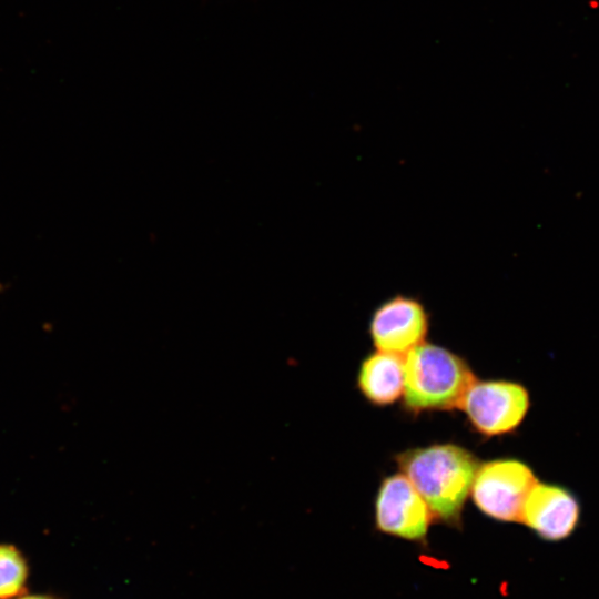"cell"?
<instances>
[{
  "label": "cell",
  "mask_w": 599,
  "mask_h": 599,
  "mask_svg": "<svg viewBox=\"0 0 599 599\" xmlns=\"http://www.w3.org/2000/svg\"><path fill=\"white\" fill-rule=\"evenodd\" d=\"M395 460L433 518L453 526L460 524L478 467L471 453L455 444H435L403 451Z\"/></svg>",
  "instance_id": "6da1fadb"
},
{
  "label": "cell",
  "mask_w": 599,
  "mask_h": 599,
  "mask_svg": "<svg viewBox=\"0 0 599 599\" xmlns=\"http://www.w3.org/2000/svg\"><path fill=\"white\" fill-rule=\"evenodd\" d=\"M475 380L464 358L424 342L404 358V407L414 414L459 408Z\"/></svg>",
  "instance_id": "7a4b0ae2"
},
{
  "label": "cell",
  "mask_w": 599,
  "mask_h": 599,
  "mask_svg": "<svg viewBox=\"0 0 599 599\" xmlns=\"http://www.w3.org/2000/svg\"><path fill=\"white\" fill-rule=\"evenodd\" d=\"M537 481L532 469L520 460H489L477 467L471 498L486 516L520 522L525 500Z\"/></svg>",
  "instance_id": "3957f363"
},
{
  "label": "cell",
  "mask_w": 599,
  "mask_h": 599,
  "mask_svg": "<svg viewBox=\"0 0 599 599\" xmlns=\"http://www.w3.org/2000/svg\"><path fill=\"white\" fill-rule=\"evenodd\" d=\"M529 406V393L519 383L475 380L459 409L477 433L491 437L514 432L525 419Z\"/></svg>",
  "instance_id": "277c9868"
},
{
  "label": "cell",
  "mask_w": 599,
  "mask_h": 599,
  "mask_svg": "<svg viewBox=\"0 0 599 599\" xmlns=\"http://www.w3.org/2000/svg\"><path fill=\"white\" fill-rule=\"evenodd\" d=\"M432 520L427 504L404 474L383 479L375 499V524L379 531L424 541Z\"/></svg>",
  "instance_id": "5b68a950"
},
{
  "label": "cell",
  "mask_w": 599,
  "mask_h": 599,
  "mask_svg": "<svg viewBox=\"0 0 599 599\" xmlns=\"http://www.w3.org/2000/svg\"><path fill=\"white\" fill-rule=\"evenodd\" d=\"M429 317L415 297L397 294L372 314L369 335L377 351L404 356L425 342Z\"/></svg>",
  "instance_id": "8992f818"
},
{
  "label": "cell",
  "mask_w": 599,
  "mask_h": 599,
  "mask_svg": "<svg viewBox=\"0 0 599 599\" xmlns=\"http://www.w3.org/2000/svg\"><path fill=\"white\" fill-rule=\"evenodd\" d=\"M579 518L580 506L572 493L537 481L525 500L520 522L545 540L559 541L575 531Z\"/></svg>",
  "instance_id": "52a82bcc"
},
{
  "label": "cell",
  "mask_w": 599,
  "mask_h": 599,
  "mask_svg": "<svg viewBox=\"0 0 599 599\" xmlns=\"http://www.w3.org/2000/svg\"><path fill=\"white\" fill-rule=\"evenodd\" d=\"M357 387L370 404L383 407L394 404L404 390V357L377 351L361 363Z\"/></svg>",
  "instance_id": "ba28073f"
},
{
  "label": "cell",
  "mask_w": 599,
  "mask_h": 599,
  "mask_svg": "<svg viewBox=\"0 0 599 599\" xmlns=\"http://www.w3.org/2000/svg\"><path fill=\"white\" fill-rule=\"evenodd\" d=\"M30 564L13 544L0 542V599H14L28 591Z\"/></svg>",
  "instance_id": "9c48e42d"
},
{
  "label": "cell",
  "mask_w": 599,
  "mask_h": 599,
  "mask_svg": "<svg viewBox=\"0 0 599 599\" xmlns=\"http://www.w3.org/2000/svg\"><path fill=\"white\" fill-rule=\"evenodd\" d=\"M14 599H63L55 593H24Z\"/></svg>",
  "instance_id": "30bf717a"
}]
</instances>
